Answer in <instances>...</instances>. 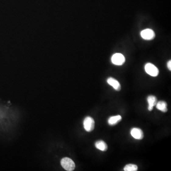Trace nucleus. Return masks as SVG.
<instances>
[{
	"instance_id": "obj_1",
	"label": "nucleus",
	"mask_w": 171,
	"mask_h": 171,
	"mask_svg": "<svg viewBox=\"0 0 171 171\" xmlns=\"http://www.w3.org/2000/svg\"><path fill=\"white\" fill-rule=\"evenodd\" d=\"M62 167L66 171H72L75 168V164L73 161L68 157H64L61 160Z\"/></svg>"
},
{
	"instance_id": "obj_2",
	"label": "nucleus",
	"mask_w": 171,
	"mask_h": 171,
	"mask_svg": "<svg viewBox=\"0 0 171 171\" xmlns=\"http://www.w3.org/2000/svg\"><path fill=\"white\" fill-rule=\"evenodd\" d=\"M145 72L152 77H156L159 74V70L156 66L151 63H148L145 67Z\"/></svg>"
},
{
	"instance_id": "obj_3",
	"label": "nucleus",
	"mask_w": 171,
	"mask_h": 171,
	"mask_svg": "<svg viewBox=\"0 0 171 171\" xmlns=\"http://www.w3.org/2000/svg\"><path fill=\"white\" fill-rule=\"evenodd\" d=\"M83 125L86 131L88 132H91L94 129V120L90 117H87L84 120Z\"/></svg>"
},
{
	"instance_id": "obj_4",
	"label": "nucleus",
	"mask_w": 171,
	"mask_h": 171,
	"mask_svg": "<svg viewBox=\"0 0 171 171\" xmlns=\"http://www.w3.org/2000/svg\"><path fill=\"white\" fill-rule=\"evenodd\" d=\"M125 57L121 53H115L112 57L111 61L113 64L117 66H121L125 63Z\"/></svg>"
},
{
	"instance_id": "obj_5",
	"label": "nucleus",
	"mask_w": 171,
	"mask_h": 171,
	"mask_svg": "<svg viewBox=\"0 0 171 171\" xmlns=\"http://www.w3.org/2000/svg\"><path fill=\"white\" fill-rule=\"evenodd\" d=\"M141 36L143 39L150 40L154 39L155 36V34L154 30L150 29H146L141 32Z\"/></svg>"
},
{
	"instance_id": "obj_6",
	"label": "nucleus",
	"mask_w": 171,
	"mask_h": 171,
	"mask_svg": "<svg viewBox=\"0 0 171 171\" xmlns=\"http://www.w3.org/2000/svg\"><path fill=\"white\" fill-rule=\"evenodd\" d=\"M130 134L132 137L135 139L141 140L144 138V133L139 128H133L130 131Z\"/></svg>"
},
{
	"instance_id": "obj_7",
	"label": "nucleus",
	"mask_w": 171,
	"mask_h": 171,
	"mask_svg": "<svg viewBox=\"0 0 171 171\" xmlns=\"http://www.w3.org/2000/svg\"><path fill=\"white\" fill-rule=\"evenodd\" d=\"M107 83L115 89L117 91L121 90V85L119 82L115 79L110 77L107 79Z\"/></svg>"
},
{
	"instance_id": "obj_8",
	"label": "nucleus",
	"mask_w": 171,
	"mask_h": 171,
	"mask_svg": "<svg viewBox=\"0 0 171 171\" xmlns=\"http://www.w3.org/2000/svg\"><path fill=\"white\" fill-rule=\"evenodd\" d=\"M147 102L148 103V110L150 111H151L153 110L154 106L156 105V104L158 102L157 98H156V96H149L147 97Z\"/></svg>"
},
{
	"instance_id": "obj_9",
	"label": "nucleus",
	"mask_w": 171,
	"mask_h": 171,
	"mask_svg": "<svg viewBox=\"0 0 171 171\" xmlns=\"http://www.w3.org/2000/svg\"><path fill=\"white\" fill-rule=\"evenodd\" d=\"M121 116L120 115L112 116L108 118V123L110 126H114V125H117L119 122L121 121Z\"/></svg>"
},
{
	"instance_id": "obj_10",
	"label": "nucleus",
	"mask_w": 171,
	"mask_h": 171,
	"mask_svg": "<svg viewBox=\"0 0 171 171\" xmlns=\"http://www.w3.org/2000/svg\"><path fill=\"white\" fill-rule=\"evenodd\" d=\"M155 106L157 110H160L162 112L166 113L168 110L167 104L164 101H160L159 102H157Z\"/></svg>"
},
{
	"instance_id": "obj_11",
	"label": "nucleus",
	"mask_w": 171,
	"mask_h": 171,
	"mask_svg": "<svg viewBox=\"0 0 171 171\" xmlns=\"http://www.w3.org/2000/svg\"><path fill=\"white\" fill-rule=\"evenodd\" d=\"M95 146L96 148L103 152L106 151L108 148L106 143L102 140L96 141L95 143Z\"/></svg>"
},
{
	"instance_id": "obj_12",
	"label": "nucleus",
	"mask_w": 171,
	"mask_h": 171,
	"mask_svg": "<svg viewBox=\"0 0 171 171\" xmlns=\"http://www.w3.org/2000/svg\"><path fill=\"white\" fill-rule=\"evenodd\" d=\"M138 170V166L134 164H128L124 168L125 171H137Z\"/></svg>"
},
{
	"instance_id": "obj_13",
	"label": "nucleus",
	"mask_w": 171,
	"mask_h": 171,
	"mask_svg": "<svg viewBox=\"0 0 171 171\" xmlns=\"http://www.w3.org/2000/svg\"><path fill=\"white\" fill-rule=\"evenodd\" d=\"M167 68H168V69L171 71V61H169L168 62V63H167Z\"/></svg>"
}]
</instances>
